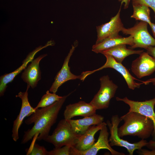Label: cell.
<instances>
[{
  "label": "cell",
  "instance_id": "10",
  "mask_svg": "<svg viewBox=\"0 0 155 155\" xmlns=\"http://www.w3.org/2000/svg\"><path fill=\"white\" fill-rule=\"evenodd\" d=\"M122 5L117 13L112 17L109 22L96 27L97 35L95 44L106 38L119 35V32L124 28L120 17Z\"/></svg>",
  "mask_w": 155,
  "mask_h": 155
},
{
  "label": "cell",
  "instance_id": "27",
  "mask_svg": "<svg viewBox=\"0 0 155 155\" xmlns=\"http://www.w3.org/2000/svg\"><path fill=\"white\" fill-rule=\"evenodd\" d=\"M147 52L150 55L155 58V46H150L146 49Z\"/></svg>",
  "mask_w": 155,
  "mask_h": 155
},
{
  "label": "cell",
  "instance_id": "24",
  "mask_svg": "<svg viewBox=\"0 0 155 155\" xmlns=\"http://www.w3.org/2000/svg\"><path fill=\"white\" fill-rule=\"evenodd\" d=\"M71 146H65L48 151L47 155H71Z\"/></svg>",
  "mask_w": 155,
  "mask_h": 155
},
{
  "label": "cell",
  "instance_id": "16",
  "mask_svg": "<svg viewBox=\"0 0 155 155\" xmlns=\"http://www.w3.org/2000/svg\"><path fill=\"white\" fill-rule=\"evenodd\" d=\"M47 55L46 54L41 55L33 60L24 69L21 78L27 85L34 88L36 86L38 82L41 79V72L39 66L40 61Z\"/></svg>",
  "mask_w": 155,
  "mask_h": 155
},
{
  "label": "cell",
  "instance_id": "17",
  "mask_svg": "<svg viewBox=\"0 0 155 155\" xmlns=\"http://www.w3.org/2000/svg\"><path fill=\"white\" fill-rule=\"evenodd\" d=\"M104 119L103 117L96 114L81 119H70L67 121L74 132L81 135L84 134L90 126L98 125L103 123Z\"/></svg>",
  "mask_w": 155,
  "mask_h": 155
},
{
  "label": "cell",
  "instance_id": "28",
  "mask_svg": "<svg viewBox=\"0 0 155 155\" xmlns=\"http://www.w3.org/2000/svg\"><path fill=\"white\" fill-rule=\"evenodd\" d=\"M146 146L151 150L155 149V140H150Z\"/></svg>",
  "mask_w": 155,
  "mask_h": 155
},
{
  "label": "cell",
  "instance_id": "3",
  "mask_svg": "<svg viewBox=\"0 0 155 155\" xmlns=\"http://www.w3.org/2000/svg\"><path fill=\"white\" fill-rule=\"evenodd\" d=\"M80 135L74 132L68 121L64 119L59 121L52 134L44 140L52 144L56 148L65 146L74 147Z\"/></svg>",
  "mask_w": 155,
  "mask_h": 155
},
{
  "label": "cell",
  "instance_id": "9",
  "mask_svg": "<svg viewBox=\"0 0 155 155\" xmlns=\"http://www.w3.org/2000/svg\"><path fill=\"white\" fill-rule=\"evenodd\" d=\"M116 99L117 101H122L128 104L129 106V112L139 113L152 120L154 123V129L152 136L153 139L155 140V112L154 110L155 98L143 101L131 100L127 97L123 98L117 97Z\"/></svg>",
  "mask_w": 155,
  "mask_h": 155
},
{
  "label": "cell",
  "instance_id": "22",
  "mask_svg": "<svg viewBox=\"0 0 155 155\" xmlns=\"http://www.w3.org/2000/svg\"><path fill=\"white\" fill-rule=\"evenodd\" d=\"M63 96L58 95L56 93H50L47 90L42 97L36 106L34 108L36 110L39 108L48 106L60 100Z\"/></svg>",
  "mask_w": 155,
  "mask_h": 155
},
{
  "label": "cell",
  "instance_id": "19",
  "mask_svg": "<svg viewBox=\"0 0 155 155\" xmlns=\"http://www.w3.org/2000/svg\"><path fill=\"white\" fill-rule=\"evenodd\" d=\"M104 122L98 125L90 126L83 134L79 137L74 147L79 151L86 150L91 147L95 143L94 135L102 128Z\"/></svg>",
  "mask_w": 155,
  "mask_h": 155
},
{
  "label": "cell",
  "instance_id": "20",
  "mask_svg": "<svg viewBox=\"0 0 155 155\" xmlns=\"http://www.w3.org/2000/svg\"><path fill=\"white\" fill-rule=\"evenodd\" d=\"M126 44L118 45L105 50L101 53L113 57L118 62L122 63L124 59L128 56L134 54L140 55L143 50H134L127 48Z\"/></svg>",
  "mask_w": 155,
  "mask_h": 155
},
{
  "label": "cell",
  "instance_id": "21",
  "mask_svg": "<svg viewBox=\"0 0 155 155\" xmlns=\"http://www.w3.org/2000/svg\"><path fill=\"white\" fill-rule=\"evenodd\" d=\"M133 12L131 18L136 20L146 22L150 25L152 22L150 16V10L149 7L142 4L132 5Z\"/></svg>",
  "mask_w": 155,
  "mask_h": 155
},
{
  "label": "cell",
  "instance_id": "13",
  "mask_svg": "<svg viewBox=\"0 0 155 155\" xmlns=\"http://www.w3.org/2000/svg\"><path fill=\"white\" fill-rule=\"evenodd\" d=\"M54 45L52 41H48L44 46H40L29 54L22 61V64L19 67L14 71L8 73H5L0 76V96H3L7 87V85L11 82L14 78L24 70L27 67L28 64L31 61L37 53L47 47Z\"/></svg>",
  "mask_w": 155,
  "mask_h": 155
},
{
  "label": "cell",
  "instance_id": "4",
  "mask_svg": "<svg viewBox=\"0 0 155 155\" xmlns=\"http://www.w3.org/2000/svg\"><path fill=\"white\" fill-rule=\"evenodd\" d=\"M121 121L118 115H113L111 123L107 121L106 124L110 131V136L108 139L110 146L123 147L126 148L130 155H133L136 150H140L144 146H146L148 142L145 140L142 139L140 141L131 143L120 137L118 135V127Z\"/></svg>",
  "mask_w": 155,
  "mask_h": 155
},
{
  "label": "cell",
  "instance_id": "7",
  "mask_svg": "<svg viewBox=\"0 0 155 155\" xmlns=\"http://www.w3.org/2000/svg\"><path fill=\"white\" fill-rule=\"evenodd\" d=\"M104 55L106 58L105 63L98 69L91 71H84L82 73L81 75L83 81H84L88 75L95 72L104 68H110L115 70L122 75L129 89L134 90L135 88H139L141 85L143 84L142 82L141 83L136 82L135 81V80L141 81L132 76L126 68L123 65L122 63L117 62L113 57L108 55Z\"/></svg>",
  "mask_w": 155,
  "mask_h": 155
},
{
  "label": "cell",
  "instance_id": "2",
  "mask_svg": "<svg viewBox=\"0 0 155 155\" xmlns=\"http://www.w3.org/2000/svg\"><path fill=\"white\" fill-rule=\"evenodd\" d=\"M120 118L124 123L118 128L120 137L131 136L145 140L152 135L154 125L149 118L135 112H128Z\"/></svg>",
  "mask_w": 155,
  "mask_h": 155
},
{
  "label": "cell",
  "instance_id": "6",
  "mask_svg": "<svg viewBox=\"0 0 155 155\" xmlns=\"http://www.w3.org/2000/svg\"><path fill=\"white\" fill-rule=\"evenodd\" d=\"M148 24L140 21L130 28H124L121 32L123 34L130 35L133 38V45L129 47L130 49L140 48L147 49L150 46H155V39L149 32Z\"/></svg>",
  "mask_w": 155,
  "mask_h": 155
},
{
  "label": "cell",
  "instance_id": "1",
  "mask_svg": "<svg viewBox=\"0 0 155 155\" xmlns=\"http://www.w3.org/2000/svg\"><path fill=\"white\" fill-rule=\"evenodd\" d=\"M72 92L63 96L60 100L48 106L36 110L25 121L27 125L34 123V125L24 132L22 144L27 143L34 137L38 141L44 140L49 135L51 127L56 123L63 105Z\"/></svg>",
  "mask_w": 155,
  "mask_h": 155
},
{
  "label": "cell",
  "instance_id": "31",
  "mask_svg": "<svg viewBox=\"0 0 155 155\" xmlns=\"http://www.w3.org/2000/svg\"><path fill=\"white\" fill-rule=\"evenodd\" d=\"M155 39V24L151 23L149 25Z\"/></svg>",
  "mask_w": 155,
  "mask_h": 155
},
{
  "label": "cell",
  "instance_id": "23",
  "mask_svg": "<svg viewBox=\"0 0 155 155\" xmlns=\"http://www.w3.org/2000/svg\"><path fill=\"white\" fill-rule=\"evenodd\" d=\"M26 151L27 155H47L48 152L44 147L36 143H33Z\"/></svg>",
  "mask_w": 155,
  "mask_h": 155
},
{
  "label": "cell",
  "instance_id": "26",
  "mask_svg": "<svg viewBox=\"0 0 155 155\" xmlns=\"http://www.w3.org/2000/svg\"><path fill=\"white\" fill-rule=\"evenodd\" d=\"M137 152L138 154L140 155H155V149L149 150L142 149L140 150H138Z\"/></svg>",
  "mask_w": 155,
  "mask_h": 155
},
{
  "label": "cell",
  "instance_id": "12",
  "mask_svg": "<svg viewBox=\"0 0 155 155\" xmlns=\"http://www.w3.org/2000/svg\"><path fill=\"white\" fill-rule=\"evenodd\" d=\"M30 87L27 86L25 92H20L16 97L20 98L22 100L20 111L16 119L14 121L12 131V137L14 141L16 142L19 138L18 131L24 119L30 116L35 112L36 109L31 106L28 98V90Z\"/></svg>",
  "mask_w": 155,
  "mask_h": 155
},
{
  "label": "cell",
  "instance_id": "5",
  "mask_svg": "<svg viewBox=\"0 0 155 155\" xmlns=\"http://www.w3.org/2000/svg\"><path fill=\"white\" fill-rule=\"evenodd\" d=\"M100 88L90 102L97 110L108 108L111 99L113 97L118 88L108 75H105L100 78Z\"/></svg>",
  "mask_w": 155,
  "mask_h": 155
},
{
  "label": "cell",
  "instance_id": "30",
  "mask_svg": "<svg viewBox=\"0 0 155 155\" xmlns=\"http://www.w3.org/2000/svg\"><path fill=\"white\" fill-rule=\"evenodd\" d=\"M118 1L119 2H121L122 4L124 3V9H127L128 7L130 0H118Z\"/></svg>",
  "mask_w": 155,
  "mask_h": 155
},
{
  "label": "cell",
  "instance_id": "15",
  "mask_svg": "<svg viewBox=\"0 0 155 155\" xmlns=\"http://www.w3.org/2000/svg\"><path fill=\"white\" fill-rule=\"evenodd\" d=\"M96 109L90 103L80 101L73 104H69L65 107L64 112V119L68 120L76 116L84 117L95 115Z\"/></svg>",
  "mask_w": 155,
  "mask_h": 155
},
{
  "label": "cell",
  "instance_id": "25",
  "mask_svg": "<svg viewBox=\"0 0 155 155\" xmlns=\"http://www.w3.org/2000/svg\"><path fill=\"white\" fill-rule=\"evenodd\" d=\"M132 5H144L152 9L155 18V0H132Z\"/></svg>",
  "mask_w": 155,
  "mask_h": 155
},
{
  "label": "cell",
  "instance_id": "14",
  "mask_svg": "<svg viewBox=\"0 0 155 155\" xmlns=\"http://www.w3.org/2000/svg\"><path fill=\"white\" fill-rule=\"evenodd\" d=\"M75 47L72 45L68 55L65 57L61 70L57 73L55 78V80L49 89V91L56 93L59 87L66 82L70 80L82 78V75H76L70 71L68 63L75 49Z\"/></svg>",
  "mask_w": 155,
  "mask_h": 155
},
{
  "label": "cell",
  "instance_id": "11",
  "mask_svg": "<svg viewBox=\"0 0 155 155\" xmlns=\"http://www.w3.org/2000/svg\"><path fill=\"white\" fill-rule=\"evenodd\" d=\"M133 61L131 65L132 72L138 78L149 76L155 71V58L147 52H143Z\"/></svg>",
  "mask_w": 155,
  "mask_h": 155
},
{
  "label": "cell",
  "instance_id": "29",
  "mask_svg": "<svg viewBox=\"0 0 155 155\" xmlns=\"http://www.w3.org/2000/svg\"><path fill=\"white\" fill-rule=\"evenodd\" d=\"M142 82L143 84H144L145 85H147L150 83H152L155 86V77L150 78L145 81H142Z\"/></svg>",
  "mask_w": 155,
  "mask_h": 155
},
{
  "label": "cell",
  "instance_id": "8",
  "mask_svg": "<svg viewBox=\"0 0 155 155\" xmlns=\"http://www.w3.org/2000/svg\"><path fill=\"white\" fill-rule=\"evenodd\" d=\"M106 123H104L100 130L99 135L97 141L90 148L83 151L77 150L74 147L71 148V155H96L101 149H106L108 150L112 155H125L123 153L116 151L110 146L108 139V132Z\"/></svg>",
  "mask_w": 155,
  "mask_h": 155
},
{
  "label": "cell",
  "instance_id": "18",
  "mask_svg": "<svg viewBox=\"0 0 155 155\" xmlns=\"http://www.w3.org/2000/svg\"><path fill=\"white\" fill-rule=\"evenodd\" d=\"M124 44L131 46L133 45V37L130 35L126 37L119 35L117 36L106 38L101 42L93 45L92 51L96 53L102 51L119 45Z\"/></svg>",
  "mask_w": 155,
  "mask_h": 155
}]
</instances>
